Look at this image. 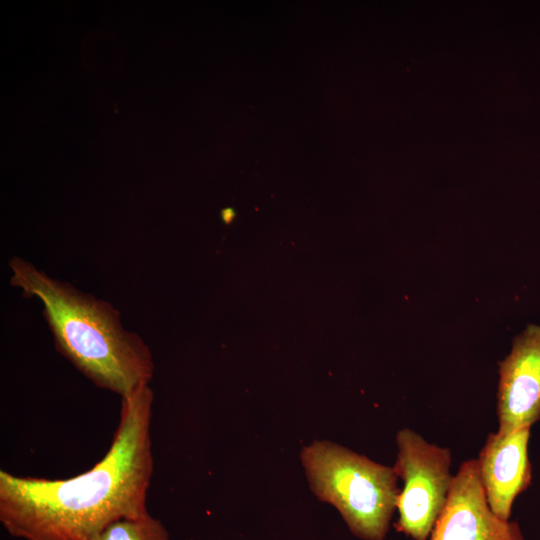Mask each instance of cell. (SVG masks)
Listing matches in <instances>:
<instances>
[{
    "label": "cell",
    "mask_w": 540,
    "mask_h": 540,
    "mask_svg": "<svg viewBox=\"0 0 540 540\" xmlns=\"http://www.w3.org/2000/svg\"><path fill=\"white\" fill-rule=\"evenodd\" d=\"M430 540H525L519 524L503 520L490 508L477 459L461 463Z\"/></svg>",
    "instance_id": "5b68a950"
},
{
    "label": "cell",
    "mask_w": 540,
    "mask_h": 540,
    "mask_svg": "<svg viewBox=\"0 0 540 540\" xmlns=\"http://www.w3.org/2000/svg\"><path fill=\"white\" fill-rule=\"evenodd\" d=\"M149 385L121 398L109 449L92 468L66 479L0 470V522L24 540H98L111 523L145 515L153 473Z\"/></svg>",
    "instance_id": "6da1fadb"
},
{
    "label": "cell",
    "mask_w": 540,
    "mask_h": 540,
    "mask_svg": "<svg viewBox=\"0 0 540 540\" xmlns=\"http://www.w3.org/2000/svg\"><path fill=\"white\" fill-rule=\"evenodd\" d=\"M530 429L521 427L506 432H490L477 458L487 502L503 520H510L515 499L528 489L532 481L528 453Z\"/></svg>",
    "instance_id": "52a82bcc"
},
{
    "label": "cell",
    "mask_w": 540,
    "mask_h": 540,
    "mask_svg": "<svg viewBox=\"0 0 540 540\" xmlns=\"http://www.w3.org/2000/svg\"><path fill=\"white\" fill-rule=\"evenodd\" d=\"M498 373V431L531 427L540 419V325H529L514 338Z\"/></svg>",
    "instance_id": "8992f818"
},
{
    "label": "cell",
    "mask_w": 540,
    "mask_h": 540,
    "mask_svg": "<svg viewBox=\"0 0 540 540\" xmlns=\"http://www.w3.org/2000/svg\"><path fill=\"white\" fill-rule=\"evenodd\" d=\"M393 469L403 481L397 497L398 532L413 540H428L441 514L453 481L449 448L429 443L410 428L396 435Z\"/></svg>",
    "instance_id": "277c9868"
},
{
    "label": "cell",
    "mask_w": 540,
    "mask_h": 540,
    "mask_svg": "<svg viewBox=\"0 0 540 540\" xmlns=\"http://www.w3.org/2000/svg\"><path fill=\"white\" fill-rule=\"evenodd\" d=\"M234 217V212L231 209H227L223 212V218L226 222H230Z\"/></svg>",
    "instance_id": "9c48e42d"
},
{
    "label": "cell",
    "mask_w": 540,
    "mask_h": 540,
    "mask_svg": "<svg viewBox=\"0 0 540 540\" xmlns=\"http://www.w3.org/2000/svg\"><path fill=\"white\" fill-rule=\"evenodd\" d=\"M10 284L36 297L59 353L95 385L121 398L149 385L151 351L135 332L124 329L109 302L48 276L20 257L9 261Z\"/></svg>",
    "instance_id": "7a4b0ae2"
},
{
    "label": "cell",
    "mask_w": 540,
    "mask_h": 540,
    "mask_svg": "<svg viewBox=\"0 0 540 540\" xmlns=\"http://www.w3.org/2000/svg\"><path fill=\"white\" fill-rule=\"evenodd\" d=\"M301 460L312 491L340 512L355 536L384 540L400 493L393 467L327 441L305 447Z\"/></svg>",
    "instance_id": "3957f363"
},
{
    "label": "cell",
    "mask_w": 540,
    "mask_h": 540,
    "mask_svg": "<svg viewBox=\"0 0 540 540\" xmlns=\"http://www.w3.org/2000/svg\"><path fill=\"white\" fill-rule=\"evenodd\" d=\"M98 540H169V535L162 522L147 513L111 523Z\"/></svg>",
    "instance_id": "ba28073f"
}]
</instances>
